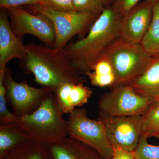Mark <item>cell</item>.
<instances>
[{
	"label": "cell",
	"mask_w": 159,
	"mask_h": 159,
	"mask_svg": "<svg viewBox=\"0 0 159 159\" xmlns=\"http://www.w3.org/2000/svg\"><path fill=\"white\" fill-rule=\"evenodd\" d=\"M142 136L133 152L136 159H159V145H152Z\"/></svg>",
	"instance_id": "obj_21"
},
{
	"label": "cell",
	"mask_w": 159,
	"mask_h": 159,
	"mask_svg": "<svg viewBox=\"0 0 159 159\" xmlns=\"http://www.w3.org/2000/svg\"><path fill=\"white\" fill-rule=\"evenodd\" d=\"M8 11L0 13V72L6 70L7 63L11 60L25 59L28 48L22 39L16 36L11 29Z\"/></svg>",
	"instance_id": "obj_12"
},
{
	"label": "cell",
	"mask_w": 159,
	"mask_h": 159,
	"mask_svg": "<svg viewBox=\"0 0 159 159\" xmlns=\"http://www.w3.org/2000/svg\"><path fill=\"white\" fill-rule=\"evenodd\" d=\"M103 122L107 135L113 148L133 152L143 133L142 116L99 118Z\"/></svg>",
	"instance_id": "obj_10"
},
{
	"label": "cell",
	"mask_w": 159,
	"mask_h": 159,
	"mask_svg": "<svg viewBox=\"0 0 159 159\" xmlns=\"http://www.w3.org/2000/svg\"><path fill=\"white\" fill-rule=\"evenodd\" d=\"M93 73L97 75H107L114 74L112 67L107 60L101 58L94 65L92 69Z\"/></svg>",
	"instance_id": "obj_27"
},
{
	"label": "cell",
	"mask_w": 159,
	"mask_h": 159,
	"mask_svg": "<svg viewBox=\"0 0 159 159\" xmlns=\"http://www.w3.org/2000/svg\"><path fill=\"white\" fill-rule=\"evenodd\" d=\"M42 0H0L2 10H9L11 8L22 6H37L40 5Z\"/></svg>",
	"instance_id": "obj_26"
},
{
	"label": "cell",
	"mask_w": 159,
	"mask_h": 159,
	"mask_svg": "<svg viewBox=\"0 0 159 159\" xmlns=\"http://www.w3.org/2000/svg\"><path fill=\"white\" fill-rule=\"evenodd\" d=\"M63 115L52 92L37 110L18 117L16 122L31 140L48 146L60 143L68 137L67 121Z\"/></svg>",
	"instance_id": "obj_3"
},
{
	"label": "cell",
	"mask_w": 159,
	"mask_h": 159,
	"mask_svg": "<svg viewBox=\"0 0 159 159\" xmlns=\"http://www.w3.org/2000/svg\"><path fill=\"white\" fill-rule=\"evenodd\" d=\"M48 147L54 159H103L94 148L69 137Z\"/></svg>",
	"instance_id": "obj_15"
},
{
	"label": "cell",
	"mask_w": 159,
	"mask_h": 159,
	"mask_svg": "<svg viewBox=\"0 0 159 159\" xmlns=\"http://www.w3.org/2000/svg\"><path fill=\"white\" fill-rule=\"evenodd\" d=\"M122 16L107 6L83 38L67 46L65 51L72 65L80 74L92 72L108 46L120 37Z\"/></svg>",
	"instance_id": "obj_1"
},
{
	"label": "cell",
	"mask_w": 159,
	"mask_h": 159,
	"mask_svg": "<svg viewBox=\"0 0 159 159\" xmlns=\"http://www.w3.org/2000/svg\"><path fill=\"white\" fill-rule=\"evenodd\" d=\"M101 58L107 60L112 67L116 79L111 87L113 88L128 84L140 76L153 57L141 44L129 42L119 37L108 46Z\"/></svg>",
	"instance_id": "obj_4"
},
{
	"label": "cell",
	"mask_w": 159,
	"mask_h": 159,
	"mask_svg": "<svg viewBox=\"0 0 159 159\" xmlns=\"http://www.w3.org/2000/svg\"><path fill=\"white\" fill-rule=\"evenodd\" d=\"M6 70L0 72V124L16 122L18 118L10 112L7 107L6 89L4 82Z\"/></svg>",
	"instance_id": "obj_20"
},
{
	"label": "cell",
	"mask_w": 159,
	"mask_h": 159,
	"mask_svg": "<svg viewBox=\"0 0 159 159\" xmlns=\"http://www.w3.org/2000/svg\"><path fill=\"white\" fill-rule=\"evenodd\" d=\"M2 159H54L47 145L31 141L13 148Z\"/></svg>",
	"instance_id": "obj_17"
},
{
	"label": "cell",
	"mask_w": 159,
	"mask_h": 159,
	"mask_svg": "<svg viewBox=\"0 0 159 159\" xmlns=\"http://www.w3.org/2000/svg\"><path fill=\"white\" fill-rule=\"evenodd\" d=\"M75 11L99 15L106 6L104 0H73Z\"/></svg>",
	"instance_id": "obj_22"
},
{
	"label": "cell",
	"mask_w": 159,
	"mask_h": 159,
	"mask_svg": "<svg viewBox=\"0 0 159 159\" xmlns=\"http://www.w3.org/2000/svg\"><path fill=\"white\" fill-rule=\"evenodd\" d=\"M141 0H113L111 6L115 11L122 16L127 13Z\"/></svg>",
	"instance_id": "obj_25"
},
{
	"label": "cell",
	"mask_w": 159,
	"mask_h": 159,
	"mask_svg": "<svg viewBox=\"0 0 159 159\" xmlns=\"http://www.w3.org/2000/svg\"><path fill=\"white\" fill-rule=\"evenodd\" d=\"M86 76L89 77L92 85L100 87H112L114 85L116 80L114 74L97 75L93 72H90L87 74Z\"/></svg>",
	"instance_id": "obj_24"
},
{
	"label": "cell",
	"mask_w": 159,
	"mask_h": 159,
	"mask_svg": "<svg viewBox=\"0 0 159 159\" xmlns=\"http://www.w3.org/2000/svg\"><path fill=\"white\" fill-rule=\"evenodd\" d=\"M31 140L16 122L0 124V159L13 148Z\"/></svg>",
	"instance_id": "obj_16"
},
{
	"label": "cell",
	"mask_w": 159,
	"mask_h": 159,
	"mask_svg": "<svg viewBox=\"0 0 159 159\" xmlns=\"http://www.w3.org/2000/svg\"><path fill=\"white\" fill-rule=\"evenodd\" d=\"M128 85L151 103L159 102V56L153 57L145 71Z\"/></svg>",
	"instance_id": "obj_14"
},
{
	"label": "cell",
	"mask_w": 159,
	"mask_h": 159,
	"mask_svg": "<svg viewBox=\"0 0 159 159\" xmlns=\"http://www.w3.org/2000/svg\"><path fill=\"white\" fill-rule=\"evenodd\" d=\"M153 6L144 0L123 16L120 37L129 42L141 44L151 22Z\"/></svg>",
	"instance_id": "obj_11"
},
{
	"label": "cell",
	"mask_w": 159,
	"mask_h": 159,
	"mask_svg": "<svg viewBox=\"0 0 159 159\" xmlns=\"http://www.w3.org/2000/svg\"><path fill=\"white\" fill-rule=\"evenodd\" d=\"M113 0H104V4L106 7L111 6Z\"/></svg>",
	"instance_id": "obj_29"
},
{
	"label": "cell",
	"mask_w": 159,
	"mask_h": 159,
	"mask_svg": "<svg viewBox=\"0 0 159 159\" xmlns=\"http://www.w3.org/2000/svg\"><path fill=\"white\" fill-rule=\"evenodd\" d=\"M112 88L100 97L99 118L143 116L151 104L128 84Z\"/></svg>",
	"instance_id": "obj_7"
},
{
	"label": "cell",
	"mask_w": 159,
	"mask_h": 159,
	"mask_svg": "<svg viewBox=\"0 0 159 159\" xmlns=\"http://www.w3.org/2000/svg\"><path fill=\"white\" fill-rule=\"evenodd\" d=\"M145 1L148 2L150 3L152 5H154L157 2H159V0H145Z\"/></svg>",
	"instance_id": "obj_30"
},
{
	"label": "cell",
	"mask_w": 159,
	"mask_h": 159,
	"mask_svg": "<svg viewBox=\"0 0 159 159\" xmlns=\"http://www.w3.org/2000/svg\"><path fill=\"white\" fill-rule=\"evenodd\" d=\"M141 44L152 57L159 56V1L154 5L151 22Z\"/></svg>",
	"instance_id": "obj_18"
},
{
	"label": "cell",
	"mask_w": 159,
	"mask_h": 159,
	"mask_svg": "<svg viewBox=\"0 0 159 159\" xmlns=\"http://www.w3.org/2000/svg\"><path fill=\"white\" fill-rule=\"evenodd\" d=\"M142 117V136L159 139V102L151 103Z\"/></svg>",
	"instance_id": "obj_19"
},
{
	"label": "cell",
	"mask_w": 159,
	"mask_h": 159,
	"mask_svg": "<svg viewBox=\"0 0 159 159\" xmlns=\"http://www.w3.org/2000/svg\"><path fill=\"white\" fill-rule=\"evenodd\" d=\"M112 159H136L133 151L130 152L121 149L114 148Z\"/></svg>",
	"instance_id": "obj_28"
},
{
	"label": "cell",
	"mask_w": 159,
	"mask_h": 159,
	"mask_svg": "<svg viewBox=\"0 0 159 159\" xmlns=\"http://www.w3.org/2000/svg\"><path fill=\"white\" fill-rule=\"evenodd\" d=\"M68 137L95 149L103 159H112L114 148L103 122L90 119L85 109L76 108L68 114Z\"/></svg>",
	"instance_id": "obj_5"
},
{
	"label": "cell",
	"mask_w": 159,
	"mask_h": 159,
	"mask_svg": "<svg viewBox=\"0 0 159 159\" xmlns=\"http://www.w3.org/2000/svg\"><path fill=\"white\" fill-rule=\"evenodd\" d=\"M40 6L56 11H75L73 0H42Z\"/></svg>",
	"instance_id": "obj_23"
},
{
	"label": "cell",
	"mask_w": 159,
	"mask_h": 159,
	"mask_svg": "<svg viewBox=\"0 0 159 159\" xmlns=\"http://www.w3.org/2000/svg\"><path fill=\"white\" fill-rule=\"evenodd\" d=\"M54 93L62 113L69 114L87 103L93 92L83 83H66L57 87Z\"/></svg>",
	"instance_id": "obj_13"
},
{
	"label": "cell",
	"mask_w": 159,
	"mask_h": 159,
	"mask_svg": "<svg viewBox=\"0 0 159 159\" xmlns=\"http://www.w3.org/2000/svg\"><path fill=\"white\" fill-rule=\"evenodd\" d=\"M7 11L11 29L16 36L23 39L25 34H31L46 46L54 47L55 31L53 24L48 18L32 13L21 7L11 8Z\"/></svg>",
	"instance_id": "obj_9"
},
{
	"label": "cell",
	"mask_w": 159,
	"mask_h": 159,
	"mask_svg": "<svg viewBox=\"0 0 159 159\" xmlns=\"http://www.w3.org/2000/svg\"><path fill=\"white\" fill-rule=\"evenodd\" d=\"M27 46L28 51L23 60V70L26 74H33L35 82L42 87L54 91L66 83L85 82L72 65L65 49L34 43Z\"/></svg>",
	"instance_id": "obj_2"
},
{
	"label": "cell",
	"mask_w": 159,
	"mask_h": 159,
	"mask_svg": "<svg viewBox=\"0 0 159 159\" xmlns=\"http://www.w3.org/2000/svg\"><path fill=\"white\" fill-rule=\"evenodd\" d=\"M29 8L30 12L42 15L51 21L55 31L53 48L59 49H65L72 38L90 28L99 16L76 11H56L40 5Z\"/></svg>",
	"instance_id": "obj_6"
},
{
	"label": "cell",
	"mask_w": 159,
	"mask_h": 159,
	"mask_svg": "<svg viewBox=\"0 0 159 159\" xmlns=\"http://www.w3.org/2000/svg\"><path fill=\"white\" fill-rule=\"evenodd\" d=\"M4 82L7 101L17 117L29 115L37 110L49 94L54 91L49 88L32 87L26 82H16L7 68Z\"/></svg>",
	"instance_id": "obj_8"
}]
</instances>
